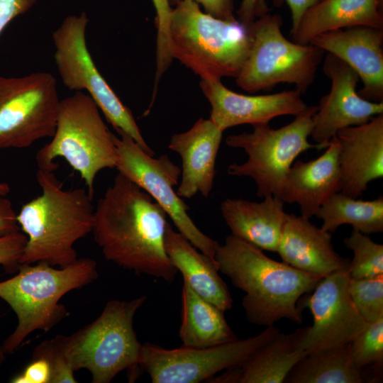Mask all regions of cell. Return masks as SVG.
I'll return each instance as SVG.
<instances>
[{"label": "cell", "mask_w": 383, "mask_h": 383, "mask_svg": "<svg viewBox=\"0 0 383 383\" xmlns=\"http://www.w3.org/2000/svg\"><path fill=\"white\" fill-rule=\"evenodd\" d=\"M167 216L151 196L118 172L94 207L91 233L107 260L171 284L178 271L165 250Z\"/></svg>", "instance_id": "1"}, {"label": "cell", "mask_w": 383, "mask_h": 383, "mask_svg": "<svg viewBox=\"0 0 383 383\" xmlns=\"http://www.w3.org/2000/svg\"><path fill=\"white\" fill-rule=\"evenodd\" d=\"M214 259L219 272L245 293L242 306L248 321L265 327L284 318L301 324L304 310L299 300L323 278L272 260L232 235L219 244Z\"/></svg>", "instance_id": "2"}, {"label": "cell", "mask_w": 383, "mask_h": 383, "mask_svg": "<svg viewBox=\"0 0 383 383\" xmlns=\"http://www.w3.org/2000/svg\"><path fill=\"white\" fill-rule=\"evenodd\" d=\"M36 179L41 194L17 214L27 236L20 264L66 267L77 259L75 243L92 231L93 198L82 188L63 189L54 171L38 169Z\"/></svg>", "instance_id": "3"}, {"label": "cell", "mask_w": 383, "mask_h": 383, "mask_svg": "<svg viewBox=\"0 0 383 383\" xmlns=\"http://www.w3.org/2000/svg\"><path fill=\"white\" fill-rule=\"evenodd\" d=\"M252 36L248 27L203 12L199 4L182 0L172 8L169 50L201 79L235 78L249 53Z\"/></svg>", "instance_id": "4"}, {"label": "cell", "mask_w": 383, "mask_h": 383, "mask_svg": "<svg viewBox=\"0 0 383 383\" xmlns=\"http://www.w3.org/2000/svg\"><path fill=\"white\" fill-rule=\"evenodd\" d=\"M97 277L96 263L88 257L60 268L43 262L21 264L14 277L0 282V298L18 318L16 329L2 344L4 352L13 353L35 331H50L67 315L65 306L59 304L60 299Z\"/></svg>", "instance_id": "5"}, {"label": "cell", "mask_w": 383, "mask_h": 383, "mask_svg": "<svg viewBox=\"0 0 383 383\" xmlns=\"http://www.w3.org/2000/svg\"><path fill=\"white\" fill-rule=\"evenodd\" d=\"M146 301L110 300L98 318L70 335L55 338L74 371L87 369L93 383H109L123 370L135 379L142 345L133 328L136 312Z\"/></svg>", "instance_id": "6"}, {"label": "cell", "mask_w": 383, "mask_h": 383, "mask_svg": "<svg viewBox=\"0 0 383 383\" xmlns=\"http://www.w3.org/2000/svg\"><path fill=\"white\" fill-rule=\"evenodd\" d=\"M113 135L91 97L87 93L76 91L60 101L52 140L35 155L38 169L55 171L59 166L55 160L64 158L79 173L93 198L97 174L117 165Z\"/></svg>", "instance_id": "7"}, {"label": "cell", "mask_w": 383, "mask_h": 383, "mask_svg": "<svg viewBox=\"0 0 383 383\" xmlns=\"http://www.w3.org/2000/svg\"><path fill=\"white\" fill-rule=\"evenodd\" d=\"M257 18L248 27L252 44L235 77L236 84L245 91L255 93L288 83L305 93L314 82L326 52L311 44L288 40L282 33L279 14L268 13Z\"/></svg>", "instance_id": "8"}, {"label": "cell", "mask_w": 383, "mask_h": 383, "mask_svg": "<svg viewBox=\"0 0 383 383\" xmlns=\"http://www.w3.org/2000/svg\"><path fill=\"white\" fill-rule=\"evenodd\" d=\"M316 111L317 106H309L292 122L277 129L271 128L269 124H257L252 126V132L228 135L226 145L243 149L248 159L240 164L230 165L228 173L252 178L259 197L280 198L285 177L296 158L309 149H322L308 140Z\"/></svg>", "instance_id": "9"}, {"label": "cell", "mask_w": 383, "mask_h": 383, "mask_svg": "<svg viewBox=\"0 0 383 383\" xmlns=\"http://www.w3.org/2000/svg\"><path fill=\"white\" fill-rule=\"evenodd\" d=\"M88 23L85 12L68 16L52 33L54 59L62 84L71 91H87L117 133L128 135L154 156L131 111L122 103L94 62L86 41Z\"/></svg>", "instance_id": "10"}, {"label": "cell", "mask_w": 383, "mask_h": 383, "mask_svg": "<svg viewBox=\"0 0 383 383\" xmlns=\"http://www.w3.org/2000/svg\"><path fill=\"white\" fill-rule=\"evenodd\" d=\"M60 99L46 72L0 76V149L25 148L55 133Z\"/></svg>", "instance_id": "11"}, {"label": "cell", "mask_w": 383, "mask_h": 383, "mask_svg": "<svg viewBox=\"0 0 383 383\" xmlns=\"http://www.w3.org/2000/svg\"><path fill=\"white\" fill-rule=\"evenodd\" d=\"M118 135L119 137L113 135L118 153L116 167L118 172L151 196L172 221L177 231L200 252L215 261L219 243L197 227L189 216V207L174 190L181 176V169L167 155L155 158L128 135L123 132H118Z\"/></svg>", "instance_id": "12"}, {"label": "cell", "mask_w": 383, "mask_h": 383, "mask_svg": "<svg viewBox=\"0 0 383 383\" xmlns=\"http://www.w3.org/2000/svg\"><path fill=\"white\" fill-rule=\"evenodd\" d=\"M279 332L271 326L256 335L206 348L166 349L145 343L139 367L152 383L207 382L218 372L244 362Z\"/></svg>", "instance_id": "13"}, {"label": "cell", "mask_w": 383, "mask_h": 383, "mask_svg": "<svg viewBox=\"0 0 383 383\" xmlns=\"http://www.w3.org/2000/svg\"><path fill=\"white\" fill-rule=\"evenodd\" d=\"M350 280L348 268L333 272L299 300L313 316L299 344L307 354L350 343L367 326L350 296Z\"/></svg>", "instance_id": "14"}, {"label": "cell", "mask_w": 383, "mask_h": 383, "mask_svg": "<svg viewBox=\"0 0 383 383\" xmlns=\"http://www.w3.org/2000/svg\"><path fill=\"white\" fill-rule=\"evenodd\" d=\"M322 69L331 79V87L317 106L310 136L323 149L339 130L365 124L374 116L383 114V101L372 102L362 98L356 90L358 74L335 55L326 52Z\"/></svg>", "instance_id": "15"}, {"label": "cell", "mask_w": 383, "mask_h": 383, "mask_svg": "<svg viewBox=\"0 0 383 383\" xmlns=\"http://www.w3.org/2000/svg\"><path fill=\"white\" fill-rule=\"evenodd\" d=\"M201 89L211 106L210 119L223 131L242 124H268L278 116H297L309 106L299 90L245 95L225 87L221 79H201Z\"/></svg>", "instance_id": "16"}, {"label": "cell", "mask_w": 383, "mask_h": 383, "mask_svg": "<svg viewBox=\"0 0 383 383\" xmlns=\"http://www.w3.org/2000/svg\"><path fill=\"white\" fill-rule=\"evenodd\" d=\"M309 44L343 60L358 74L363 99L383 101V30L354 26L323 33Z\"/></svg>", "instance_id": "17"}, {"label": "cell", "mask_w": 383, "mask_h": 383, "mask_svg": "<svg viewBox=\"0 0 383 383\" xmlns=\"http://www.w3.org/2000/svg\"><path fill=\"white\" fill-rule=\"evenodd\" d=\"M340 192L359 198L370 182L383 176V114L367 123L339 130Z\"/></svg>", "instance_id": "18"}, {"label": "cell", "mask_w": 383, "mask_h": 383, "mask_svg": "<svg viewBox=\"0 0 383 383\" xmlns=\"http://www.w3.org/2000/svg\"><path fill=\"white\" fill-rule=\"evenodd\" d=\"M223 132L210 118H200L188 131L171 137L168 148L178 153L182 160L177 189L182 199H191L198 193L205 198L209 196Z\"/></svg>", "instance_id": "19"}, {"label": "cell", "mask_w": 383, "mask_h": 383, "mask_svg": "<svg viewBox=\"0 0 383 383\" xmlns=\"http://www.w3.org/2000/svg\"><path fill=\"white\" fill-rule=\"evenodd\" d=\"M331 233L309 218L287 214L277 252L282 262L304 272L325 277L348 267L350 260L333 248Z\"/></svg>", "instance_id": "20"}, {"label": "cell", "mask_w": 383, "mask_h": 383, "mask_svg": "<svg viewBox=\"0 0 383 383\" xmlns=\"http://www.w3.org/2000/svg\"><path fill=\"white\" fill-rule=\"evenodd\" d=\"M340 190L338 144L333 137L317 158L294 162L285 177L280 199L284 203L296 204L301 216L311 218Z\"/></svg>", "instance_id": "21"}, {"label": "cell", "mask_w": 383, "mask_h": 383, "mask_svg": "<svg viewBox=\"0 0 383 383\" xmlns=\"http://www.w3.org/2000/svg\"><path fill=\"white\" fill-rule=\"evenodd\" d=\"M307 326L292 333H278L247 360L221 375L211 383H282L294 366L307 353L299 348Z\"/></svg>", "instance_id": "22"}, {"label": "cell", "mask_w": 383, "mask_h": 383, "mask_svg": "<svg viewBox=\"0 0 383 383\" xmlns=\"http://www.w3.org/2000/svg\"><path fill=\"white\" fill-rule=\"evenodd\" d=\"M284 204L273 196L260 202L227 198L220 210L232 235L262 250L277 252L287 214Z\"/></svg>", "instance_id": "23"}, {"label": "cell", "mask_w": 383, "mask_h": 383, "mask_svg": "<svg viewBox=\"0 0 383 383\" xmlns=\"http://www.w3.org/2000/svg\"><path fill=\"white\" fill-rule=\"evenodd\" d=\"M361 26L383 30L382 0H322L303 14L291 36L307 45L323 33Z\"/></svg>", "instance_id": "24"}, {"label": "cell", "mask_w": 383, "mask_h": 383, "mask_svg": "<svg viewBox=\"0 0 383 383\" xmlns=\"http://www.w3.org/2000/svg\"><path fill=\"white\" fill-rule=\"evenodd\" d=\"M165 247L174 266L195 292L224 312L232 308L233 299L218 274L216 262L196 249L170 223L166 228Z\"/></svg>", "instance_id": "25"}, {"label": "cell", "mask_w": 383, "mask_h": 383, "mask_svg": "<svg viewBox=\"0 0 383 383\" xmlns=\"http://www.w3.org/2000/svg\"><path fill=\"white\" fill-rule=\"evenodd\" d=\"M182 304L179 336L182 346L206 348L238 339L224 317V311L199 296L185 280Z\"/></svg>", "instance_id": "26"}, {"label": "cell", "mask_w": 383, "mask_h": 383, "mask_svg": "<svg viewBox=\"0 0 383 383\" xmlns=\"http://www.w3.org/2000/svg\"><path fill=\"white\" fill-rule=\"evenodd\" d=\"M362 372L355 365L350 343L307 354L289 372L287 383H362Z\"/></svg>", "instance_id": "27"}, {"label": "cell", "mask_w": 383, "mask_h": 383, "mask_svg": "<svg viewBox=\"0 0 383 383\" xmlns=\"http://www.w3.org/2000/svg\"><path fill=\"white\" fill-rule=\"evenodd\" d=\"M315 216L322 221L321 228L330 233L343 224L366 235L382 233L383 197L361 200L338 192L325 201Z\"/></svg>", "instance_id": "28"}, {"label": "cell", "mask_w": 383, "mask_h": 383, "mask_svg": "<svg viewBox=\"0 0 383 383\" xmlns=\"http://www.w3.org/2000/svg\"><path fill=\"white\" fill-rule=\"evenodd\" d=\"M353 251V258L348 267L351 279L372 278L383 274V245L374 242L367 235L353 228L343 240Z\"/></svg>", "instance_id": "29"}, {"label": "cell", "mask_w": 383, "mask_h": 383, "mask_svg": "<svg viewBox=\"0 0 383 383\" xmlns=\"http://www.w3.org/2000/svg\"><path fill=\"white\" fill-rule=\"evenodd\" d=\"M349 293L360 315L367 323L383 318V274L353 279L350 278Z\"/></svg>", "instance_id": "30"}, {"label": "cell", "mask_w": 383, "mask_h": 383, "mask_svg": "<svg viewBox=\"0 0 383 383\" xmlns=\"http://www.w3.org/2000/svg\"><path fill=\"white\" fill-rule=\"evenodd\" d=\"M352 358L356 367H373L379 370L383 365V318L368 323L366 328L350 342Z\"/></svg>", "instance_id": "31"}, {"label": "cell", "mask_w": 383, "mask_h": 383, "mask_svg": "<svg viewBox=\"0 0 383 383\" xmlns=\"http://www.w3.org/2000/svg\"><path fill=\"white\" fill-rule=\"evenodd\" d=\"M152 1L155 9L157 28L155 83L157 84L172 61L169 50V28L172 8L168 0H152Z\"/></svg>", "instance_id": "32"}, {"label": "cell", "mask_w": 383, "mask_h": 383, "mask_svg": "<svg viewBox=\"0 0 383 383\" xmlns=\"http://www.w3.org/2000/svg\"><path fill=\"white\" fill-rule=\"evenodd\" d=\"M32 357L45 358L50 366V383H76L74 370L67 361L56 338L37 345Z\"/></svg>", "instance_id": "33"}, {"label": "cell", "mask_w": 383, "mask_h": 383, "mask_svg": "<svg viewBox=\"0 0 383 383\" xmlns=\"http://www.w3.org/2000/svg\"><path fill=\"white\" fill-rule=\"evenodd\" d=\"M27 243L21 231L0 237V265L9 273L17 272Z\"/></svg>", "instance_id": "34"}, {"label": "cell", "mask_w": 383, "mask_h": 383, "mask_svg": "<svg viewBox=\"0 0 383 383\" xmlns=\"http://www.w3.org/2000/svg\"><path fill=\"white\" fill-rule=\"evenodd\" d=\"M50 366L43 357H32L23 372L11 379L13 383H50Z\"/></svg>", "instance_id": "35"}, {"label": "cell", "mask_w": 383, "mask_h": 383, "mask_svg": "<svg viewBox=\"0 0 383 383\" xmlns=\"http://www.w3.org/2000/svg\"><path fill=\"white\" fill-rule=\"evenodd\" d=\"M182 0H168L170 6H174ZM201 4L205 13L221 20H237L234 15V0H191Z\"/></svg>", "instance_id": "36"}, {"label": "cell", "mask_w": 383, "mask_h": 383, "mask_svg": "<svg viewBox=\"0 0 383 383\" xmlns=\"http://www.w3.org/2000/svg\"><path fill=\"white\" fill-rule=\"evenodd\" d=\"M38 0H0V34L16 16L30 10Z\"/></svg>", "instance_id": "37"}, {"label": "cell", "mask_w": 383, "mask_h": 383, "mask_svg": "<svg viewBox=\"0 0 383 383\" xmlns=\"http://www.w3.org/2000/svg\"><path fill=\"white\" fill-rule=\"evenodd\" d=\"M270 9L266 0H241L237 11L238 21L246 27L253 21L269 13Z\"/></svg>", "instance_id": "38"}, {"label": "cell", "mask_w": 383, "mask_h": 383, "mask_svg": "<svg viewBox=\"0 0 383 383\" xmlns=\"http://www.w3.org/2000/svg\"><path fill=\"white\" fill-rule=\"evenodd\" d=\"M16 213L11 202L5 196L0 195V237L20 231Z\"/></svg>", "instance_id": "39"}, {"label": "cell", "mask_w": 383, "mask_h": 383, "mask_svg": "<svg viewBox=\"0 0 383 383\" xmlns=\"http://www.w3.org/2000/svg\"><path fill=\"white\" fill-rule=\"evenodd\" d=\"M321 1L322 0H273L276 6H280L285 2L290 9L292 19L291 32L296 29L303 14Z\"/></svg>", "instance_id": "40"}, {"label": "cell", "mask_w": 383, "mask_h": 383, "mask_svg": "<svg viewBox=\"0 0 383 383\" xmlns=\"http://www.w3.org/2000/svg\"><path fill=\"white\" fill-rule=\"evenodd\" d=\"M10 192V188L8 184L0 182V195L6 196Z\"/></svg>", "instance_id": "41"}, {"label": "cell", "mask_w": 383, "mask_h": 383, "mask_svg": "<svg viewBox=\"0 0 383 383\" xmlns=\"http://www.w3.org/2000/svg\"><path fill=\"white\" fill-rule=\"evenodd\" d=\"M4 353H5L4 352L2 348H0V366H1V363L3 362L4 357Z\"/></svg>", "instance_id": "42"}]
</instances>
